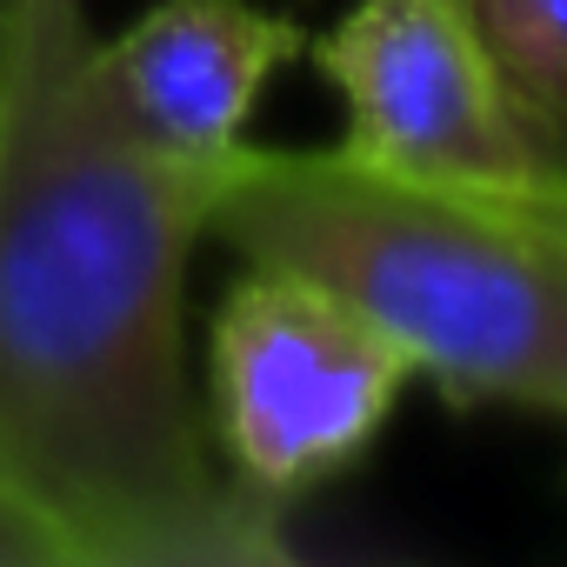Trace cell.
<instances>
[{
  "label": "cell",
  "instance_id": "cell-1",
  "mask_svg": "<svg viewBox=\"0 0 567 567\" xmlns=\"http://www.w3.org/2000/svg\"><path fill=\"white\" fill-rule=\"evenodd\" d=\"M240 154V147H234ZM234 154L147 141L87 0H14L0 87V487L81 567L280 560V514L214 474L181 301Z\"/></svg>",
  "mask_w": 567,
  "mask_h": 567
},
{
  "label": "cell",
  "instance_id": "cell-5",
  "mask_svg": "<svg viewBox=\"0 0 567 567\" xmlns=\"http://www.w3.org/2000/svg\"><path fill=\"white\" fill-rule=\"evenodd\" d=\"M301 48L308 28L254 0H154L127 34L101 41V68L147 141L220 161L247 147L260 87Z\"/></svg>",
  "mask_w": 567,
  "mask_h": 567
},
{
  "label": "cell",
  "instance_id": "cell-9",
  "mask_svg": "<svg viewBox=\"0 0 567 567\" xmlns=\"http://www.w3.org/2000/svg\"><path fill=\"white\" fill-rule=\"evenodd\" d=\"M8 61H14V14H0V87H8Z\"/></svg>",
  "mask_w": 567,
  "mask_h": 567
},
{
  "label": "cell",
  "instance_id": "cell-10",
  "mask_svg": "<svg viewBox=\"0 0 567 567\" xmlns=\"http://www.w3.org/2000/svg\"><path fill=\"white\" fill-rule=\"evenodd\" d=\"M0 14H14V0H0Z\"/></svg>",
  "mask_w": 567,
  "mask_h": 567
},
{
  "label": "cell",
  "instance_id": "cell-3",
  "mask_svg": "<svg viewBox=\"0 0 567 567\" xmlns=\"http://www.w3.org/2000/svg\"><path fill=\"white\" fill-rule=\"evenodd\" d=\"M408 381V348L295 267L247 260L214 315V434L234 481L267 507L348 474L394 421Z\"/></svg>",
  "mask_w": 567,
  "mask_h": 567
},
{
  "label": "cell",
  "instance_id": "cell-4",
  "mask_svg": "<svg viewBox=\"0 0 567 567\" xmlns=\"http://www.w3.org/2000/svg\"><path fill=\"white\" fill-rule=\"evenodd\" d=\"M308 54L341 87V154L474 200H567V161L507 94L467 0H354Z\"/></svg>",
  "mask_w": 567,
  "mask_h": 567
},
{
  "label": "cell",
  "instance_id": "cell-6",
  "mask_svg": "<svg viewBox=\"0 0 567 567\" xmlns=\"http://www.w3.org/2000/svg\"><path fill=\"white\" fill-rule=\"evenodd\" d=\"M467 14L534 134L567 161V0H467Z\"/></svg>",
  "mask_w": 567,
  "mask_h": 567
},
{
  "label": "cell",
  "instance_id": "cell-7",
  "mask_svg": "<svg viewBox=\"0 0 567 567\" xmlns=\"http://www.w3.org/2000/svg\"><path fill=\"white\" fill-rule=\"evenodd\" d=\"M0 567H81V560L41 507H28L14 487H0Z\"/></svg>",
  "mask_w": 567,
  "mask_h": 567
},
{
  "label": "cell",
  "instance_id": "cell-2",
  "mask_svg": "<svg viewBox=\"0 0 567 567\" xmlns=\"http://www.w3.org/2000/svg\"><path fill=\"white\" fill-rule=\"evenodd\" d=\"M214 234L295 267L394 334L454 408L567 414V260L507 200H474L341 147H240Z\"/></svg>",
  "mask_w": 567,
  "mask_h": 567
},
{
  "label": "cell",
  "instance_id": "cell-8",
  "mask_svg": "<svg viewBox=\"0 0 567 567\" xmlns=\"http://www.w3.org/2000/svg\"><path fill=\"white\" fill-rule=\"evenodd\" d=\"M520 214H527V220L540 227V240H547V247L567 260V200H547V207H520Z\"/></svg>",
  "mask_w": 567,
  "mask_h": 567
}]
</instances>
